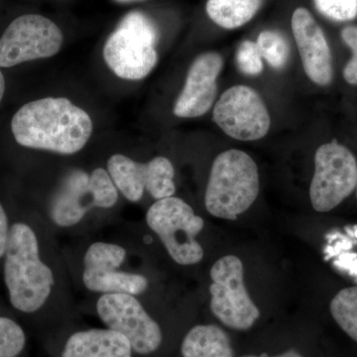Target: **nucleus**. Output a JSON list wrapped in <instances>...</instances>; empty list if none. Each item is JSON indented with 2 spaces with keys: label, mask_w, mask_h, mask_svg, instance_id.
I'll return each instance as SVG.
<instances>
[{
  "label": "nucleus",
  "mask_w": 357,
  "mask_h": 357,
  "mask_svg": "<svg viewBox=\"0 0 357 357\" xmlns=\"http://www.w3.org/2000/svg\"><path fill=\"white\" fill-rule=\"evenodd\" d=\"M222 66V56L215 52L197 57L176 100L174 114L183 119H194L208 112L217 96V79Z\"/></svg>",
  "instance_id": "13"
},
{
  "label": "nucleus",
  "mask_w": 357,
  "mask_h": 357,
  "mask_svg": "<svg viewBox=\"0 0 357 357\" xmlns=\"http://www.w3.org/2000/svg\"><path fill=\"white\" fill-rule=\"evenodd\" d=\"M107 172L115 187L129 202L140 201L146 190V163H138L124 155L115 154L107 161Z\"/></svg>",
  "instance_id": "17"
},
{
  "label": "nucleus",
  "mask_w": 357,
  "mask_h": 357,
  "mask_svg": "<svg viewBox=\"0 0 357 357\" xmlns=\"http://www.w3.org/2000/svg\"><path fill=\"white\" fill-rule=\"evenodd\" d=\"M25 344L22 328L13 319L0 317V357H17Z\"/></svg>",
  "instance_id": "22"
},
{
  "label": "nucleus",
  "mask_w": 357,
  "mask_h": 357,
  "mask_svg": "<svg viewBox=\"0 0 357 357\" xmlns=\"http://www.w3.org/2000/svg\"><path fill=\"white\" fill-rule=\"evenodd\" d=\"M132 347L121 333L107 328L77 332L66 342L62 357H132Z\"/></svg>",
  "instance_id": "15"
},
{
  "label": "nucleus",
  "mask_w": 357,
  "mask_h": 357,
  "mask_svg": "<svg viewBox=\"0 0 357 357\" xmlns=\"http://www.w3.org/2000/svg\"><path fill=\"white\" fill-rule=\"evenodd\" d=\"M117 2H131V1H137V0H115Z\"/></svg>",
  "instance_id": "30"
},
{
  "label": "nucleus",
  "mask_w": 357,
  "mask_h": 357,
  "mask_svg": "<svg viewBox=\"0 0 357 357\" xmlns=\"http://www.w3.org/2000/svg\"><path fill=\"white\" fill-rule=\"evenodd\" d=\"M158 30L145 14L124 16L103 47V58L117 77L128 81L144 79L158 61Z\"/></svg>",
  "instance_id": "4"
},
{
  "label": "nucleus",
  "mask_w": 357,
  "mask_h": 357,
  "mask_svg": "<svg viewBox=\"0 0 357 357\" xmlns=\"http://www.w3.org/2000/svg\"><path fill=\"white\" fill-rule=\"evenodd\" d=\"M4 255V280L11 305L27 314L38 311L48 300L55 280L40 258L38 241L29 225L20 222L11 227Z\"/></svg>",
  "instance_id": "2"
},
{
  "label": "nucleus",
  "mask_w": 357,
  "mask_h": 357,
  "mask_svg": "<svg viewBox=\"0 0 357 357\" xmlns=\"http://www.w3.org/2000/svg\"><path fill=\"white\" fill-rule=\"evenodd\" d=\"M356 157L337 141L326 143L314 155V173L310 187L312 208L319 213L332 211L356 189Z\"/></svg>",
  "instance_id": "8"
},
{
  "label": "nucleus",
  "mask_w": 357,
  "mask_h": 357,
  "mask_svg": "<svg viewBox=\"0 0 357 357\" xmlns=\"http://www.w3.org/2000/svg\"><path fill=\"white\" fill-rule=\"evenodd\" d=\"M96 311L107 328L128 338L136 354L147 356L161 347L163 333L159 324L134 296L105 294L98 301Z\"/></svg>",
  "instance_id": "10"
},
{
  "label": "nucleus",
  "mask_w": 357,
  "mask_h": 357,
  "mask_svg": "<svg viewBox=\"0 0 357 357\" xmlns=\"http://www.w3.org/2000/svg\"><path fill=\"white\" fill-rule=\"evenodd\" d=\"M262 0H208L206 13L215 24L236 29L246 24L259 10Z\"/></svg>",
  "instance_id": "18"
},
{
  "label": "nucleus",
  "mask_w": 357,
  "mask_h": 357,
  "mask_svg": "<svg viewBox=\"0 0 357 357\" xmlns=\"http://www.w3.org/2000/svg\"><path fill=\"white\" fill-rule=\"evenodd\" d=\"M356 196H357V184H356Z\"/></svg>",
  "instance_id": "31"
},
{
  "label": "nucleus",
  "mask_w": 357,
  "mask_h": 357,
  "mask_svg": "<svg viewBox=\"0 0 357 357\" xmlns=\"http://www.w3.org/2000/svg\"><path fill=\"white\" fill-rule=\"evenodd\" d=\"M344 77L347 83L357 86V55H352L344 69Z\"/></svg>",
  "instance_id": "27"
},
{
  "label": "nucleus",
  "mask_w": 357,
  "mask_h": 357,
  "mask_svg": "<svg viewBox=\"0 0 357 357\" xmlns=\"http://www.w3.org/2000/svg\"><path fill=\"white\" fill-rule=\"evenodd\" d=\"M146 191L156 199L170 198L175 194L173 164L166 157H156L148 162Z\"/></svg>",
  "instance_id": "19"
},
{
  "label": "nucleus",
  "mask_w": 357,
  "mask_h": 357,
  "mask_svg": "<svg viewBox=\"0 0 357 357\" xmlns=\"http://www.w3.org/2000/svg\"><path fill=\"white\" fill-rule=\"evenodd\" d=\"M126 257V250L116 244L96 243L84 257L83 281L93 292L139 295L148 287L146 277L116 271Z\"/></svg>",
  "instance_id": "12"
},
{
  "label": "nucleus",
  "mask_w": 357,
  "mask_h": 357,
  "mask_svg": "<svg viewBox=\"0 0 357 357\" xmlns=\"http://www.w3.org/2000/svg\"><path fill=\"white\" fill-rule=\"evenodd\" d=\"M146 222L174 261L180 265L202 261L204 249L196 236L203 230L204 222L182 199L170 197L158 199L148 210Z\"/></svg>",
  "instance_id": "5"
},
{
  "label": "nucleus",
  "mask_w": 357,
  "mask_h": 357,
  "mask_svg": "<svg viewBox=\"0 0 357 357\" xmlns=\"http://www.w3.org/2000/svg\"><path fill=\"white\" fill-rule=\"evenodd\" d=\"M317 9L330 20L344 22L357 17V0H314Z\"/></svg>",
  "instance_id": "23"
},
{
  "label": "nucleus",
  "mask_w": 357,
  "mask_h": 357,
  "mask_svg": "<svg viewBox=\"0 0 357 357\" xmlns=\"http://www.w3.org/2000/svg\"><path fill=\"white\" fill-rule=\"evenodd\" d=\"M342 41L351 48L352 55H357V26H347L342 31Z\"/></svg>",
  "instance_id": "26"
},
{
  "label": "nucleus",
  "mask_w": 357,
  "mask_h": 357,
  "mask_svg": "<svg viewBox=\"0 0 357 357\" xmlns=\"http://www.w3.org/2000/svg\"><path fill=\"white\" fill-rule=\"evenodd\" d=\"M292 30L307 77L319 86H328L333 81V67L325 33L310 11L303 7L294 11Z\"/></svg>",
  "instance_id": "14"
},
{
  "label": "nucleus",
  "mask_w": 357,
  "mask_h": 357,
  "mask_svg": "<svg viewBox=\"0 0 357 357\" xmlns=\"http://www.w3.org/2000/svg\"><path fill=\"white\" fill-rule=\"evenodd\" d=\"M213 115V121L223 132L241 141L261 139L271 124L262 98L246 86L227 89L215 103Z\"/></svg>",
  "instance_id": "11"
},
{
  "label": "nucleus",
  "mask_w": 357,
  "mask_h": 357,
  "mask_svg": "<svg viewBox=\"0 0 357 357\" xmlns=\"http://www.w3.org/2000/svg\"><path fill=\"white\" fill-rule=\"evenodd\" d=\"M256 44L262 58H264L271 67L281 69L287 63L290 49L288 42L280 33L269 30L263 31L258 36Z\"/></svg>",
  "instance_id": "21"
},
{
  "label": "nucleus",
  "mask_w": 357,
  "mask_h": 357,
  "mask_svg": "<svg viewBox=\"0 0 357 357\" xmlns=\"http://www.w3.org/2000/svg\"><path fill=\"white\" fill-rule=\"evenodd\" d=\"M91 117L66 98H46L26 103L11 121L21 146L70 155L81 151L91 138Z\"/></svg>",
  "instance_id": "1"
},
{
  "label": "nucleus",
  "mask_w": 357,
  "mask_h": 357,
  "mask_svg": "<svg viewBox=\"0 0 357 357\" xmlns=\"http://www.w3.org/2000/svg\"><path fill=\"white\" fill-rule=\"evenodd\" d=\"M236 60L238 69L248 76H257L263 70L262 56L255 42L244 41L239 45Z\"/></svg>",
  "instance_id": "24"
},
{
  "label": "nucleus",
  "mask_w": 357,
  "mask_h": 357,
  "mask_svg": "<svg viewBox=\"0 0 357 357\" xmlns=\"http://www.w3.org/2000/svg\"><path fill=\"white\" fill-rule=\"evenodd\" d=\"M117 199V188L105 169H96L91 174L76 169L66 176L56 192L51 218L59 227H73L91 208H112Z\"/></svg>",
  "instance_id": "6"
},
{
  "label": "nucleus",
  "mask_w": 357,
  "mask_h": 357,
  "mask_svg": "<svg viewBox=\"0 0 357 357\" xmlns=\"http://www.w3.org/2000/svg\"><path fill=\"white\" fill-rule=\"evenodd\" d=\"M330 309L340 328L357 342V287L345 288L338 292Z\"/></svg>",
  "instance_id": "20"
},
{
  "label": "nucleus",
  "mask_w": 357,
  "mask_h": 357,
  "mask_svg": "<svg viewBox=\"0 0 357 357\" xmlns=\"http://www.w3.org/2000/svg\"><path fill=\"white\" fill-rule=\"evenodd\" d=\"M259 189L255 160L241 150H227L211 166L204 204L213 217L236 220L255 204Z\"/></svg>",
  "instance_id": "3"
},
{
  "label": "nucleus",
  "mask_w": 357,
  "mask_h": 357,
  "mask_svg": "<svg viewBox=\"0 0 357 357\" xmlns=\"http://www.w3.org/2000/svg\"><path fill=\"white\" fill-rule=\"evenodd\" d=\"M63 33L53 21L25 14L10 23L0 38V68L50 58L62 47Z\"/></svg>",
  "instance_id": "9"
},
{
  "label": "nucleus",
  "mask_w": 357,
  "mask_h": 357,
  "mask_svg": "<svg viewBox=\"0 0 357 357\" xmlns=\"http://www.w3.org/2000/svg\"><path fill=\"white\" fill-rule=\"evenodd\" d=\"M238 357H305L302 352L296 349H289L287 351L278 352L276 354H270L268 352H261V354H249Z\"/></svg>",
  "instance_id": "28"
},
{
  "label": "nucleus",
  "mask_w": 357,
  "mask_h": 357,
  "mask_svg": "<svg viewBox=\"0 0 357 357\" xmlns=\"http://www.w3.org/2000/svg\"><path fill=\"white\" fill-rule=\"evenodd\" d=\"M8 234V220H7L6 211L0 204V258L6 253Z\"/></svg>",
  "instance_id": "25"
},
{
  "label": "nucleus",
  "mask_w": 357,
  "mask_h": 357,
  "mask_svg": "<svg viewBox=\"0 0 357 357\" xmlns=\"http://www.w3.org/2000/svg\"><path fill=\"white\" fill-rule=\"evenodd\" d=\"M183 357H236L229 333L215 325H198L185 335Z\"/></svg>",
  "instance_id": "16"
},
{
  "label": "nucleus",
  "mask_w": 357,
  "mask_h": 357,
  "mask_svg": "<svg viewBox=\"0 0 357 357\" xmlns=\"http://www.w3.org/2000/svg\"><path fill=\"white\" fill-rule=\"evenodd\" d=\"M4 91H6V79H4L2 73L0 72V102L3 98Z\"/></svg>",
  "instance_id": "29"
},
{
  "label": "nucleus",
  "mask_w": 357,
  "mask_h": 357,
  "mask_svg": "<svg viewBox=\"0 0 357 357\" xmlns=\"http://www.w3.org/2000/svg\"><path fill=\"white\" fill-rule=\"evenodd\" d=\"M211 310L215 318L238 332L253 328L260 311L246 290L241 260L234 255L223 256L211 267Z\"/></svg>",
  "instance_id": "7"
}]
</instances>
